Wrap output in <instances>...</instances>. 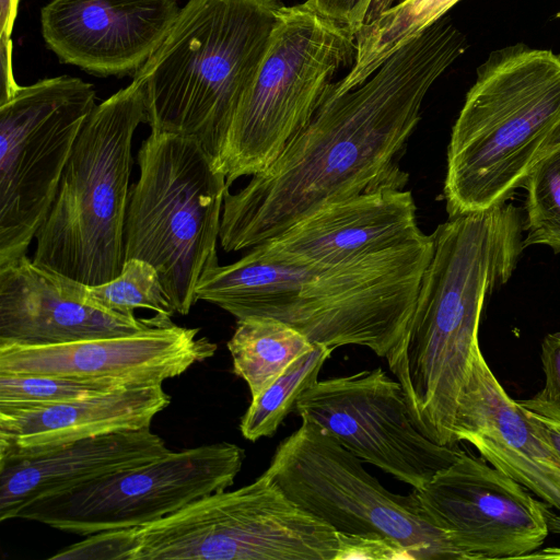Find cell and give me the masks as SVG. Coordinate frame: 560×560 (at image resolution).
<instances>
[{
  "label": "cell",
  "instance_id": "6da1fadb",
  "mask_svg": "<svg viewBox=\"0 0 560 560\" xmlns=\"http://www.w3.org/2000/svg\"><path fill=\"white\" fill-rule=\"evenodd\" d=\"M442 18L390 55L361 85L327 89L308 124L240 191L225 192L220 243L250 249L322 206L382 187L405 188L400 156L433 83L467 49Z\"/></svg>",
  "mask_w": 560,
  "mask_h": 560
},
{
  "label": "cell",
  "instance_id": "7a4b0ae2",
  "mask_svg": "<svg viewBox=\"0 0 560 560\" xmlns=\"http://www.w3.org/2000/svg\"><path fill=\"white\" fill-rule=\"evenodd\" d=\"M432 234L412 318L386 360L417 428L436 444L456 446L458 401L480 350L485 300L510 279L524 249L521 215L505 202L450 217Z\"/></svg>",
  "mask_w": 560,
  "mask_h": 560
},
{
  "label": "cell",
  "instance_id": "3957f363",
  "mask_svg": "<svg viewBox=\"0 0 560 560\" xmlns=\"http://www.w3.org/2000/svg\"><path fill=\"white\" fill-rule=\"evenodd\" d=\"M432 254L433 234L332 266L295 264L250 248L235 262L208 270L196 296L236 319L273 317L312 342L361 346L386 358L407 332Z\"/></svg>",
  "mask_w": 560,
  "mask_h": 560
},
{
  "label": "cell",
  "instance_id": "277c9868",
  "mask_svg": "<svg viewBox=\"0 0 560 560\" xmlns=\"http://www.w3.org/2000/svg\"><path fill=\"white\" fill-rule=\"evenodd\" d=\"M280 0H188L138 70L151 131L194 138L214 159L252 86Z\"/></svg>",
  "mask_w": 560,
  "mask_h": 560
},
{
  "label": "cell",
  "instance_id": "5b68a950",
  "mask_svg": "<svg viewBox=\"0 0 560 560\" xmlns=\"http://www.w3.org/2000/svg\"><path fill=\"white\" fill-rule=\"evenodd\" d=\"M560 119V55L514 44L477 68L453 126L444 198L450 217L503 205Z\"/></svg>",
  "mask_w": 560,
  "mask_h": 560
},
{
  "label": "cell",
  "instance_id": "8992f818",
  "mask_svg": "<svg viewBox=\"0 0 560 560\" xmlns=\"http://www.w3.org/2000/svg\"><path fill=\"white\" fill-rule=\"evenodd\" d=\"M140 122H144V98L136 79L94 107L35 235L36 264L88 285L120 275L132 139Z\"/></svg>",
  "mask_w": 560,
  "mask_h": 560
},
{
  "label": "cell",
  "instance_id": "52a82bcc",
  "mask_svg": "<svg viewBox=\"0 0 560 560\" xmlns=\"http://www.w3.org/2000/svg\"><path fill=\"white\" fill-rule=\"evenodd\" d=\"M140 175L129 195L125 260L152 265L176 313L198 301L196 287L219 265L225 175L198 140L151 131L138 152Z\"/></svg>",
  "mask_w": 560,
  "mask_h": 560
},
{
  "label": "cell",
  "instance_id": "ba28073f",
  "mask_svg": "<svg viewBox=\"0 0 560 560\" xmlns=\"http://www.w3.org/2000/svg\"><path fill=\"white\" fill-rule=\"evenodd\" d=\"M122 560H338L337 532L266 472L144 525L118 529Z\"/></svg>",
  "mask_w": 560,
  "mask_h": 560
},
{
  "label": "cell",
  "instance_id": "9c48e42d",
  "mask_svg": "<svg viewBox=\"0 0 560 560\" xmlns=\"http://www.w3.org/2000/svg\"><path fill=\"white\" fill-rule=\"evenodd\" d=\"M354 57L352 31L305 3L283 5L215 160L229 187L266 171L280 156L308 124L335 74Z\"/></svg>",
  "mask_w": 560,
  "mask_h": 560
},
{
  "label": "cell",
  "instance_id": "30bf717a",
  "mask_svg": "<svg viewBox=\"0 0 560 560\" xmlns=\"http://www.w3.org/2000/svg\"><path fill=\"white\" fill-rule=\"evenodd\" d=\"M313 421L277 447L265 470L300 508L338 534L386 537L413 560L465 559L424 515L415 490L390 492Z\"/></svg>",
  "mask_w": 560,
  "mask_h": 560
},
{
  "label": "cell",
  "instance_id": "8fae6325",
  "mask_svg": "<svg viewBox=\"0 0 560 560\" xmlns=\"http://www.w3.org/2000/svg\"><path fill=\"white\" fill-rule=\"evenodd\" d=\"M95 106L93 85L70 75L20 86L0 105V266L26 256Z\"/></svg>",
  "mask_w": 560,
  "mask_h": 560
},
{
  "label": "cell",
  "instance_id": "7c38bea8",
  "mask_svg": "<svg viewBox=\"0 0 560 560\" xmlns=\"http://www.w3.org/2000/svg\"><path fill=\"white\" fill-rule=\"evenodd\" d=\"M245 451L219 442L171 451L69 491L33 501L13 516L90 536L163 518L208 494L230 488Z\"/></svg>",
  "mask_w": 560,
  "mask_h": 560
},
{
  "label": "cell",
  "instance_id": "4fadbf2b",
  "mask_svg": "<svg viewBox=\"0 0 560 560\" xmlns=\"http://www.w3.org/2000/svg\"><path fill=\"white\" fill-rule=\"evenodd\" d=\"M294 411L362 462L413 489L462 452L436 444L417 428L401 385L382 368L317 381L299 397Z\"/></svg>",
  "mask_w": 560,
  "mask_h": 560
},
{
  "label": "cell",
  "instance_id": "5bb4252c",
  "mask_svg": "<svg viewBox=\"0 0 560 560\" xmlns=\"http://www.w3.org/2000/svg\"><path fill=\"white\" fill-rule=\"evenodd\" d=\"M413 490L424 515L465 559L527 558L549 533L548 504L485 458L463 451Z\"/></svg>",
  "mask_w": 560,
  "mask_h": 560
},
{
  "label": "cell",
  "instance_id": "9a60e30c",
  "mask_svg": "<svg viewBox=\"0 0 560 560\" xmlns=\"http://www.w3.org/2000/svg\"><path fill=\"white\" fill-rule=\"evenodd\" d=\"M199 328L174 323L140 331L47 345L0 343V374L113 378L129 386L162 385L214 355Z\"/></svg>",
  "mask_w": 560,
  "mask_h": 560
},
{
  "label": "cell",
  "instance_id": "2e32d148",
  "mask_svg": "<svg viewBox=\"0 0 560 560\" xmlns=\"http://www.w3.org/2000/svg\"><path fill=\"white\" fill-rule=\"evenodd\" d=\"M177 0H51L42 35L60 62L100 75H135L165 39Z\"/></svg>",
  "mask_w": 560,
  "mask_h": 560
},
{
  "label": "cell",
  "instance_id": "e0dca14e",
  "mask_svg": "<svg viewBox=\"0 0 560 560\" xmlns=\"http://www.w3.org/2000/svg\"><path fill=\"white\" fill-rule=\"evenodd\" d=\"M411 191L382 187L326 203L253 248L295 264L342 265L422 238Z\"/></svg>",
  "mask_w": 560,
  "mask_h": 560
},
{
  "label": "cell",
  "instance_id": "ac0fdd59",
  "mask_svg": "<svg viewBox=\"0 0 560 560\" xmlns=\"http://www.w3.org/2000/svg\"><path fill=\"white\" fill-rule=\"evenodd\" d=\"M86 284L27 256L0 266V343L47 345L127 335L173 323L100 308Z\"/></svg>",
  "mask_w": 560,
  "mask_h": 560
},
{
  "label": "cell",
  "instance_id": "d6986e66",
  "mask_svg": "<svg viewBox=\"0 0 560 560\" xmlns=\"http://www.w3.org/2000/svg\"><path fill=\"white\" fill-rule=\"evenodd\" d=\"M454 433L492 467L560 513V458L539 425L499 383L481 349L460 393Z\"/></svg>",
  "mask_w": 560,
  "mask_h": 560
},
{
  "label": "cell",
  "instance_id": "ffe728a7",
  "mask_svg": "<svg viewBox=\"0 0 560 560\" xmlns=\"http://www.w3.org/2000/svg\"><path fill=\"white\" fill-rule=\"evenodd\" d=\"M171 404L162 385L126 387L56 405L0 412V463L95 436L150 428Z\"/></svg>",
  "mask_w": 560,
  "mask_h": 560
},
{
  "label": "cell",
  "instance_id": "44dd1931",
  "mask_svg": "<svg viewBox=\"0 0 560 560\" xmlns=\"http://www.w3.org/2000/svg\"><path fill=\"white\" fill-rule=\"evenodd\" d=\"M150 428L69 443L48 452L0 463V521L24 505L95 479L159 459L170 453Z\"/></svg>",
  "mask_w": 560,
  "mask_h": 560
},
{
  "label": "cell",
  "instance_id": "7402d4cb",
  "mask_svg": "<svg viewBox=\"0 0 560 560\" xmlns=\"http://www.w3.org/2000/svg\"><path fill=\"white\" fill-rule=\"evenodd\" d=\"M236 324L226 346L233 373L246 382L252 397L260 394L315 343L273 317L248 316L237 319Z\"/></svg>",
  "mask_w": 560,
  "mask_h": 560
},
{
  "label": "cell",
  "instance_id": "603a6c76",
  "mask_svg": "<svg viewBox=\"0 0 560 560\" xmlns=\"http://www.w3.org/2000/svg\"><path fill=\"white\" fill-rule=\"evenodd\" d=\"M459 0H406L390 7L355 33L351 70L334 84L337 94L364 83L400 46L442 19Z\"/></svg>",
  "mask_w": 560,
  "mask_h": 560
},
{
  "label": "cell",
  "instance_id": "cb8c5ba5",
  "mask_svg": "<svg viewBox=\"0 0 560 560\" xmlns=\"http://www.w3.org/2000/svg\"><path fill=\"white\" fill-rule=\"evenodd\" d=\"M335 349L324 343L294 360L268 387L252 397L240 422L242 435L252 442L271 438L299 397L318 381L319 372Z\"/></svg>",
  "mask_w": 560,
  "mask_h": 560
},
{
  "label": "cell",
  "instance_id": "d4e9b609",
  "mask_svg": "<svg viewBox=\"0 0 560 560\" xmlns=\"http://www.w3.org/2000/svg\"><path fill=\"white\" fill-rule=\"evenodd\" d=\"M129 386L113 378L51 374H0V412L39 408L89 398Z\"/></svg>",
  "mask_w": 560,
  "mask_h": 560
},
{
  "label": "cell",
  "instance_id": "484cf974",
  "mask_svg": "<svg viewBox=\"0 0 560 560\" xmlns=\"http://www.w3.org/2000/svg\"><path fill=\"white\" fill-rule=\"evenodd\" d=\"M85 295L95 306L124 315H135L137 308L168 317L176 313L156 269L138 258L125 260L116 278L96 285L86 284Z\"/></svg>",
  "mask_w": 560,
  "mask_h": 560
},
{
  "label": "cell",
  "instance_id": "4316f807",
  "mask_svg": "<svg viewBox=\"0 0 560 560\" xmlns=\"http://www.w3.org/2000/svg\"><path fill=\"white\" fill-rule=\"evenodd\" d=\"M523 187L527 190L523 247L546 245L560 253V147L534 164Z\"/></svg>",
  "mask_w": 560,
  "mask_h": 560
},
{
  "label": "cell",
  "instance_id": "83f0119b",
  "mask_svg": "<svg viewBox=\"0 0 560 560\" xmlns=\"http://www.w3.org/2000/svg\"><path fill=\"white\" fill-rule=\"evenodd\" d=\"M338 538L340 542L338 560L409 559L402 547L386 537L338 534Z\"/></svg>",
  "mask_w": 560,
  "mask_h": 560
},
{
  "label": "cell",
  "instance_id": "f1b7e54d",
  "mask_svg": "<svg viewBox=\"0 0 560 560\" xmlns=\"http://www.w3.org/2000/svg\"><path fill=\"white\" fill-rule=\"evenodd\" d=\"M373 0H306L317 14L335 21L354 34L364 25Z\"/></svg>",
  "mask_w": 560,
  "mask_h": 560
},
{
  "label": "cell",
  "instance_id": "f546056e",
  "mask_svg": "<svg viewBox=\"0 0 560 560\" xmlns=\"http://www.w3.org/2000/svg\"><path fill=\"white\" fill-rule=\"evenodd\" d=\"M525 412L539 425L545 438L560 458V407L541 392L534 397L517 400Z\"/></svg>",
  "mask_w": 560,
  "mask_h": 560
},
{
  "label": "cell",
  "instance_id": "4dcf8cb0",
  "mask_svg": "<svg viewBox=\"0 0 560 560\" xmlns=\"http://www.w3.org/2000/svg\"><path fill=\"white\" fill-rule=\"evenodd\" d=\"M545 387L541 394L560 407V331L547 335L541 343Z\"/></svg>",
  "mask_w": 560,
  "mask_h": 560
},
{
  "label": "cell",
  "instance_id": "1f68e13d",
  "mask_svg": "<svg viewBox=\"0 0 560 560\" xmlns=\"http://www.w3.org/2000/svg\"><path fill=\"white\" fill-rule=\"evenodd\" d=\"M0 105L10 101L20 85L16 83L12 68V39H0Z\"/></svg>",
  "mask_w": 560,
  "mask_h": 560
},
{
  "label": "cell",
  "instance_id": "d6a6232c",
  "mask_svg": "<svg viewBox=\"0 0 560 560\" xmlns=\"http://www.w3.org/2000/svg\"><path fill=\"white\" fill-rule=\"evenodd\" d=\"M20 0H0V39H11Z\"/></svg>",
  "mask_w": 560,
  "mask_h": 560
},
{
  "label": "cell",
  "instance_id": "836d02e7",
  "mask_svg": "<svg viewBox=\"0 0 560 560\" xmlns=\"http://www.w3.org/2000/svg\"><path fill=\"white\" fill-rule=\"evenodd\" d=\"M560 147V119L553 126L545 141L542 142L537 161L545 154ZM536 161V162H537Z\"/></svg>",
  "mask_w": 560,
  "mask_h": 560
},
{
  "label": "cell",
  "instance_id": "e575fe53",
  "mask_svg": "<svg viewBox=\"0 0 560 560\" xmlns=\"http://www.w3.org/2000/svg\"><path fill=\"white\" fill-rule=\"evenodd\" d=\"M395 1L396 0H373L365 23L376 19L381 13L393 7Z\"/></svg>",
  "mask_w": 560,
  "mask_h": 560
},
{
  "label": "cell",
  "instance_id": "d590c367",
  "mask_svg": "<svg viewBox=\"0 0 560 560\" xmlns=\"http://www.w3.org/2000/svg\"><path fill=\"white\" fill-rule=\"evenodd\" d=\"M396 1H397V3H398V2H402V1H406V0H396Z\"/></svg>",
  "mask_w": 560,
  "mask_h": 560
},
{
  "label": "cell",
  "instance_id": "8d00e7d4",
  "mask_svg": "<svg viewBox=\"0 0 560 560\" xmlns=\"http://www.w3.org/2000/svg\"><path fill=\"white\" fill-rule=\"evenodd\" d=\"M557 18H560V12L557 14Z\"/></svg>",
  "mask_w": 560,
  "mask_h": 560
}]
</instances>
